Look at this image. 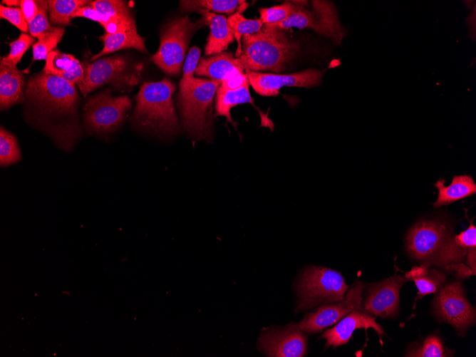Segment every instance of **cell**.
Returning a JSON list of instances; mask_svg holds the SVG:
<instances>
[{"instance_id":"cell-1","label":"cell","mask_w":476,"mask_h":357,"mask_svg":"<svg viewBox=\"0 0 476 357\" xmlns=\"http://www.w3.org/2000/svg\"><path fill=\"white\" fill-rule=\"evenodd\" d=\"M25 93L44 128L62 148L71 147L80 135L75 84L43 71L29 78Z\"/></svg>"},{"instance_id":"cell-2","label":"cell","mask_w":476,"mask_h":357,"mask_svg":"<svg viewBox=\"0 0 476 357\" xmlns=\"http://www.w3.org/2000/svg\"><path fill=\"white\" fill-rule=\"evenodd\" d=\"M175 84L168 78L145 82L136 95L132 121L139 129L160 137H170L180 132V125L173 103Z\"/></svg>"},{"instance_id":"cell-3","label":"cell","mask_w":476,"mask_h":357,"mask_svg":"<svg viewBox=\"0 0 476 357\" xmlns=\"http://www.w3.org/2000/svg\"><path fill=\"white\" fill-rule=\"evenodd\" d=\"M242 55L245 70L280 73L300 52V44L284 29L263 25L257 33L242 37Z\"/></svg>"},{"instance_id":"cell-4","label":"cell","mask_w":476,"mask_h":357,"mask_svg":"<svg viewBox=\"0 0 476 357\" xmlns=\"http://www.w3.org/2000/svg\"><path fill=\"white\" fill-rule=\"evenodd\" d=\"M221 81L195 78L192 84L177 96L182 124L195 140L209 143L214 130L213 103Z\"/></svg>"},{"instance_id":"cell-5","label":"cell","mask_w":476,"mask_h":357,"mask_svg":"<svg viewBox=\"0 0 476 357\" xmlns=\"http://www.w3.org/2000/svg\"><path fill=\"white\" fill-rule=\"evenodd\" d=\"M348 288L338 271L324 267L309 266L303 271L296 283V310L342 301Z\"/></svg>"},{"instance_id":"cell-6","label":"cell","mask_w":476,"mask_h":357,"mask_svg":"<svg viewBox=\"0 0 476 357\" xmlns=\"http://www.w3.org/2000/svg\"><path fill=\"white\" fill-rule=\"evenodd\" d=\"M204 25L202 19L192 22L188 15L167 23L160 31V46L151 61L167 74L178 76L192 36Z\"/></svg>"},{"instance_id":"cell-7","label":"cell","mask_w":476,"mask_h":357,"mask_svg":"<svg viewBox=\"0 0 476 357\" xmlns=\"http://www.w3.org/2000/svg\"><path fill=\"white\" fill-rule=\"evenodd\" d=\"M131 105L128 95L113 96L110 89L93 95L83 108L86 130L97 134L114 132L125 120Z\"/></svg>"},{"instance_id":"cell-8","label":"cell","mask_w":476,"mask_h":357,"mask_svg":"<svg viewBox=\"0 0 476 357\" xmlns=\"http://www.w3.org/2000/svg\"><path fill=\"white\" fill-rule=\"evenodd\" d=\"M298 7L286 20L272 25L281 29L292 27L309 28L320 35L330 38L336 44H341L345 31L338 20L333 4L326 1H312V11L306 9V1H297Z\"/></svg>"},{"instance_id":"cell-9","label":"cell","mask_w":476,"mask_h":357,"mask_svg":"<svg viewBox=\"0 0 476 357\" xmlns=\"http://www.w3.org/2000/svg\"><path fill=\"white\" fill-rule=\"evenodd\" d=\"M433 306L438 319L452 325L459 335L464 336L475 323V307L468 302L460 282H452L440 288L434 297Z\"/></svg>"},{"instance_id":"cell-10","label":"cell","mask_w":476,"mask_h":357,"mask_svg":"<svg viewBox=\"0 0 476 357\" xmlns=\"http://www.w3.org/2000/svg\"><path fill=\"white\" fill-rule=\"evenodd\" d=\"M84 73L78 84L83 96L106 84L124 86L136 83V76L130 73L128 59L122 55H114L83 65Z\"/></svg>"},{"instance_id":"cell-11","label":"cell","mask_w":476,"mask_h":357,"mask_svg":"<svg viewBox=\"0 0 476 357\" xmlns=\"http://www.w3.org/2000/svg\"><path fill=\"white\" fill-rule=\"evenodd\" d=\"M364 288L363 282L356 281L342 301L326 304L306 314L299 324V328L305 333H316L338 323L353 310L361 309V294Z\"/></svg>"},{"instance_id":"cell-12","label":"cell","mask_w":476,"mask_h":357,"mask_svg":"<svg viewBox=\"0 0 476 357\" xmlns=\"http://www.w3.org/2000/svg\"><path fill=\"white\" fill-rule=\"evenodd\" d=\"M450 234V229L444 222L419 221L407 234L406 250L411 257L425 261L429 266V263Z\"/></svg>"},{"instance_id":"cell-13","label":"cell","mask_w":476,"mask_h":357,"mask_svg":"<svg viewBox=\"0 0 476 357\" xmlns=\"http://www.w3.org/2000/svg\"><path fill=\"white\" fill-rule=\"evenodd\" d=\"M249 85L259 95L275 96L284 86L311 88L318 86L323 76L320 70L309 68L288 75L245 70Z\"/></svg>"},{"instance_id":"cell-14","label":"cell","mask_w":476,"mask_h":357,"mask_svg":"<svg viewBox=\"0 0 476 357\" xmlns=\"http://www.w3.org/2000/svg\"><path fill=\"white\" fill-rule=\"evenodd\" d=\"M406 279L395 274L368 286L362 309L371 316L395 317L399 311L400 289Z\"/></svg>"},{"instance_id":"cell-15","label":"cell","mask_w":476,"mask_h":357,"mask_svg":"<svg viewBox=\"0 0 476 357\" xmlns=\"http://www.w3.org/2000/svg\"><path fill=\"white\" fill-rule=\"evenodd\" d=\"M307 336L298 324L274 327L266 331L261 338L262 349L269 356L302 357L307 352Z\"/></svg>"},{"instance_id":"cell-16","label":"cell","mask_w":476,"mask_h":357,"mask_svg":"<svg viewBox=\"0 0 476 357\" xmlns=\"http://www.w3.org/2000/svg\"><path fill=\"white\" fill-rule=\"evenodd\" d=\"M354 309L342 318L335 326L326 331L321 338L326 340V347H337L346 344L351 338L353 332L358 328H373L380 337L384 334L382 326L368 313Z\"/></svg>"},{"instance_id":"cell-17","label":"cell","mask_w":476,"mask_h":357,"mask_svg":"<svg viewBox=\"0 0 476 357\" xmlns=\"http://www.w3.org/2000/svg\"><path fill=\"white\" fill-rule=\"evenodd\" d=\"M476 248V227L470 220L467 229L458 234H450L443 241L437 254L429 263L446 267L462 262L469 249Z\"/></svg>"},{"instance_id":"cell-18","label":"cell","mask_w":476,"mask_h":357,"mask_svg":"<svg viewBox=\"0 0 476 357\" xmlns=\"http://www.w3.org/2000/svg\"><path fill=\"white\" fill-rule=\"evenodd\" d=\"M90 4L103 16L105 33L113 34L137 30L134 16L125 1L95 0Z\"/></svg>"},{"instance_id":"cell-19","label":"cell","mask_w":476,"mask_h":357,"mask_svg":"<svg viewBox=\"0 0 476 357\" xmlns=\"http://www.w3.org/2000/svg\"><path fill=\"white\" fill-rule=\"evenodd\" d=\"M245 71L242 61L231 52H222L200 58L195 75L206 76L209 79L222 81L223 80Z\"/></svg>"},{"instance_id":"cell-20","label":"cell","mask_w":476,"mask_h":357,"mask_svg":"<svg viewBox=\"0 0 476 357\" xmlns=\"http://www.w3.org/2000/svg\"><path fill=\"white\" fill-rule=\"evenodd\" d=\"M196 11L202 15L201 19L205 25H208L210 29L205 49V55L212 56L223 52L234 40L227 19L224 15L203 9Z\"/></svg>"},{"instance_id":"cell-21","label":"cell","mask_w":476,"mask_h":357,"mask_svg":"<svg viewBox=\"0 0 476 357\" xmlns=\"http://www.w3.org/2000/svg\"><path fill=\"white\" fill-rule=\"evenodd\" d=\"M44 73L63 78L71 83L78 84L83 78V64L73 55L56 48L50 52L46 60Z\"/></svg>"},{"instance_id":"cell-22","label":"cell","mask_w":476,"mask_h":357,"mask_svg":"<svg viewBox=\"0 0 476 357\" xmlns=\"http://www.w3.org/2000/svg\"><path fill=\"white\" fill-rule=\"evenodd\" d=\"M24 76L16 67L0 62V108L1 110L24 99Z\"/></svg>"},{"instance_id":"cell-23","label":"cell","mask_w":476,"mask_h":357,"mask_svg":"<svg viewBox=\"0 0 476 357\" xmlns=\"http://www.w3.org/2000/svg\"><path fill=\"white\" fill-rule=\"evenodd\" d=\"M445 180L440 178L435 183L438 190V199L433 203L435 208L451 204L476 192V185L470 175L454 176L448 186H445Z\"/></svg>"},{"instance_id":"cell-24","label":"cell","mask_w":476,"mask_h":357,"mask_svg":"<svg viewBox=\"0 0 476 357\" xmlns=\"http://www.w3.org/2000/svg\"><path fill=\"white\" fill-rule=\"evenodd\" d=\"M99 38L103 43V48L91 58L92 61L124 48H135L142 53H148L145 44V38L140 36L137 30L113 34L105 33Z\"/></svg>"},{"instance_id":"cell-25","label":"cell","mask_w":476,"mask_h":357,"mask_svg":"<svg viewBox=\"0 0 476 357\" xmlns=\"http://www.w3.org/2000/svg\"><path fill=\"white\" fill-rule=\"evenodd\" d=\"M244 103L254 105L253 98L249 90V86L234 90L223 91L217 90L215 100L216 115L225 117L227 122L230 123L235 127L236 123L231 116L230 110L233 107Z\"/></svg>"},{"instance_id":"cell-26","label":"cell","mask_w":476,"mask_h":357,"mask_svg":"<svg viewBox=\"0 0 476 357\" xmlns=\"http://www.w3.org/2000/svg\"><path fill=\"white\" fill-rule=\"evenodd\" d=\"M180 6L182 11H196L203 9L230 14L237 10V12L242 14L248 4L242 0H182L180 1Z\"/></svg>"},{"instance_id":"cell-27","label":"cell","mask_w":476,"mask_h":357,"mask_svg":"<svg viewBox=\"0 0 476 357\" xmlns=\"http://www.w3.org/2000/svg\"><path fill=\"white\" fill-rule=\"evenodd\" d=\"M50 21L58 26H71L73 15L81 7L90 4L87 0H48Z\"/></svg>"},{"instance_id":"cell-28","label":"cell","mask_w":476,"mask_h":357,"mask_svg":"<svg viewBox=\"0 0 476 357\" xmlns=\"http://www.w3.org/2000/svg\"><path fill=\"white\" fill-rule=\"evenodd\" d=\"M227 23L237 41L236 57H239L242 53L241 38L245 35L258 32L264 25L260 18L257 19H246L239 12H236L229 16L227 18Z\"/></svg>"},{"instance_id":"cell-29","label":"cell","mask_w":476,"mask_h":357,"mask_svg":"<svg viewBox=\"0 0 476 357\" xmlns=\"http://www.w3.org/2000/svg\"><path fill=\"white\" fill-rule=\"evenodd\" d=\"M65 33L62 26H53L52 29L38 38L32 46L33 61L46 60L51 51L56 49Z\"/></svg>"},{"instance_id":"cell-30","label":"cell","mask_w":476,"mask_h":357,"mask_svg":"<svg viewBox=\"0 0 476 357\" xmlns=\"http://www.w3.org/2000/svg\"><path fill=\"white\" fill-rule=\"evenodd\" d=\"M452 353L445 348L442 339L435 334L426 337L421 343L411 348L406 356L415 357H445L451 356Z\"/></svg>"},{"instance_id":"cell-31","label":"cell","mask_w":476,"mask_h":357,"mask_svg":"<svg viewBox=\"0 0 476 357\" xmlns=\"http://www.w3.org/2000/svg\"><path fill=\"white\" fill-rule=\"evenodd\" d=\"M21 160L16 138L2 126L0 128V164L6 167Z\"/></svg>"},{"instance_id":"cell-32","label":"cell","mask_w":476,"mask_h":357,"mask_svg":"<svg viewBox=\"0 0 476 357\" xmlns=\"http://www.w3.org/2000/svg\"><path fill=\"white\" fill-rule=\"evenodd\" d=\"M445 280L446 277L443 272L429 268L424 276L413 280L418 290L416 300L427 294L437 292Z\"/></svg>"},{"instance_id":"cell-33","label":"cell","mask_w":476,"mask_h":357,"mask_svg":"<svg viewBox=\"0 0 476 357\" xmlns=\"http://www.w3.org/2000/svg\"><path fill=\"white\" fill-rule=\"evenodd\" d=\"M35 43V38L31 35L21 33L17 39L9 43V53L4 57H1L0 62L9 66L16 67L26 51Z\"/></svg>"},{"instance_id":"cell-34","label":"cell","mask_w":476,"mask_h":357,"mask_svg":"<svg viewBox=\"0 0 476 357\" xmlns=\"http://www.w3.org/2000/svg\"><path fill=\"white\" fill-rule=\"evenodd\" d=\"M298 2L288 1L280 5L259 9L264 24L272 25L286 20L298 7Z\"/></svg>"},{"instance_id":"cell-35","label":"cell","mask_w":476,"mask_h":357,"mask_svg":"<svg viewBox=\"0 0 476 357\" xmlns=\"http://www.w3.org/2000/svg\"><path fill=\"white\" fill-rule=\"evenodd\" d=\"M38 13L34 19L28 24L30 35L38 38L53 29L48 19V4L47 1L36 0Z\"/></svg>"},{"instance_id":"cell-36","label":"cell","mask_w":476,"mask_h":357,"mask_svg":"<svg viewBox=\"0 0 476 357\" xmlns=\"http://www.w3.org/2000/svg\"><path fill=\"white\" fill-rule=\"evenodd\" d=\"M201 51L197 46H192L188 51L183 63L182 78L180 83V91H184L192 84L194 73L200 59Z\"/></svg>"},{"instance_id":"cell-37","label":"cell","mask_w":476,"mask_h":357,"mask_svg":"<svg viewBox=\"0 0 476 357\" xmlns=\"http://www.w3.org/2000/svg\"><path fill=\"white\" fill-rule=\"evenodd\" d=\"M0 18L6 19L24 33H28L29 26L19 7L0 5Z\"/></svg>"},{"instance_id":"cell-38","label":"cell","mask_w":476,"mask_h":357,"mask_svg":"<svg viewBox=\"0 0 476 357\" xmlns=\"http://www.w3.org/2000/svg\"><path fill=\"white\" fill-rule=\"evenodd\" d=\"M249 85V80L245 72L239 73L223 80L217 90H234Z\"/></svg>"},{"instance_id":"cell-39","label":"cell","mask_w":476,"mask_h":357,"mask_svg":"<svg viewBox=\"0 0 476 357\" xmlns=\"http://www.w3.org/2000/svg\"><path fill=\"white\" fill-rule=\"evenodd\" d=\"M76 17H84L98 22L103 27L105 20L102 14L96 10L90 4L78 9L73 15L72 19Z\"/></svg>"},{"instance_id":"cell-40","label":"cell","mask_w":476,"mask_h":357,"mask_svg":"<svg viewBox=\"0 0 476 357\" xmlns=\"http://www.w3.org/2000/svg\"><path fill=\"white\" fill-rule=\"evenodd\" d=\"M19 8L28 24L34 19L38 13V6L36 1L33 0L20 1Z\"/></svg>"},{"instance_id":"cell-41","label":"cell","mask_w":476,"mask_h":357,"mask_svg":"<svg viewBox=\"0 0 476 357\" xmlns=\"http://www.w3.org/2000/svg\"><path fill=\"white\" fill-rule=\"evenodd\" d=\"M445 269L447 271H453L455 272L457 278L465 279L472 274L475 275V274L469 267L460 263L447 266L445 267Z\"/></svg>"},{"instance_id":"cell-42","label":"cell","mask_w":476,"mask_h":357,"mask_svg":"<svg viewBox=\"0 0 476 357\" xmlns=\"http://www.w3.org/2000/svg\"><path fill=\"white\" fill-rule=\"evenodd\" d=\"M428 269L429 266L426 263L420 266H415L405 274L404 277L407 281L413 280L424 276L428 272Z\"/></svg>"},{"instance_id":"cell-43","label":"cell","mask_w":476,"mask_h":357,"mask_svg":"<svg viewBox=\"0 0 476 357\" xmlns=\"http://www.w3.org/2000/svg\"><path fill=\"white\" fill-rule=\"evenodd\" d=\"M466 264L475 274L476 270V248L470 249L466 254Z\"/></svg>"},{"instance_id":"cell-44","label":"cell","mask_w":476,"mask_h":357,"mask_svg":"<svg viewBox=\"0 0 476 357\" xmlns=\"http://www.w3.org/2000/svg\"><path fill=\"white\" fill-rule=\"evenodd\" d=\"M1 4H4L6 6L9 7H19L20 1L16 0H4L1 1Z\"/></svg>"}]
</instances>
